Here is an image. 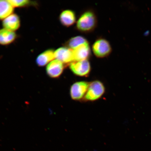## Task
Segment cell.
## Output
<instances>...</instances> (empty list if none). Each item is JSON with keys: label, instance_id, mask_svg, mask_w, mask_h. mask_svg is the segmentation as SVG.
<instances>
[{"label": "cell", "instance_id": "obj_1", "mask_svg": "<svg viewBox=\"0 0 151 151\" xmlns=\"http://www.w3.org/2000/svg\"><path fill=\"white\" fill-rule=\"evenodd\" d=\"M97 17L93 11L88 10L81 14L76 23V28L79 31L88 33L93 31L97 26Z\"/></svg>", "mask_w": 151, "mask_h": 151}, {"label": "cell", "instance_id": "obj_2", "mask_svg": "<svg viewBox=\"0 0 151 151\" xmlns=\"http://www.w3.org/2000/svg\"><path fill=\"white\" fill-rule=\"evenodd\" d=\"M105 92V86L101 81H92L89 83L87 91L83 100L86 101H97L102 97Z\"/></svg>", "mask_w": 151, "mask_h": 151}, {"label": "cell", "instance_id": "obj_3", "mask_svg": "<svg viewBox=\"0 0 151 151\" xmlns=\"http://www.w3.org/2000/svg\"><path fill=\"white\" fill-rule=\"evenodd\" d=\"M92 48L93 53L99 58L106 57L112 52V48L109 41L101 38L95 41Z\"/></svg>", "mask_w": 151, "mask_h": 151}, {"label": "cell", "instance_id": "obj_4", "mask_svg": "<svg viewBox=\"0 0 151 151\" xmlns=\"http://www.w3.org/2000/svg\"><path fill=\"white\" fill-rule=\"evenodd\" d=\"M89 83L86 81H79L73 83L70 88V96L73 101L83 100L89 86Z\"/></svg>", "mask_w": 151, "mask_h": 151}, {"label": "cell", "instance_id": "obj_5", "mask_svg": "<svg viewBox=\"0 0 151 151\" xmlns=\"http://www.w3.org/2000/svg\"><path fill=\"white\" fill-rule=\"evenodd\" d=\"M70 69L77 76L87 77L91 70V67L88 60L80 61H74L69 65Z\"/></svg>", "mask_w": 151, "mask_h": 151}, {"label": "cell", "instance_id": "obj_6", "mask_svg": "<svg viewBox=\"0 0 151 151\" xmlns=\"http://www.w3.org/2000/svg\"><path fill=\"white\" fill-rule=\"evenodd\" d=\"M65 65L56 59H54L46 66V72L52 78H58L63 73Z\"/></svg>", "mask_w": 151, "mask_h": 151}, {"label": "cell", "instance_id": "obj_7", "mask_svg": "<svg viewBox=\"0 0 151 151\" xmlns=\"http://www.w3.org/2000/svg\"><path fill=\"white\" fill-rule=\"evenodd\" d=\"M55 59L62 62L65 65L74 61L72 50L67 47H61L55 51Z\"/></svg>", "mask_w": 151, "mask_h": 151}, {"label": "cell", "instance_id": "obj_8", "mask_svg": "<svg viewBox=\"0 0 151 151\" xmlns=\"http://www.w3.org/2000/svg\"><path fill=\"white\" fill-rule=\"evenodd\" d=\"M3 28L15 32L20 28L21 20L18 14H13L2 21Z\"/></svg>", "mask_w": 151, "mask_h": 151}, {"label": "cell", "instance_id": "obj_9", "mask_svg": "<svg viewBox=\"0 0 151 151\" xmlns=\"http://www.w3.org/2000/svg\"><path fill=\"white\" fill-rule=\"evenodd\" d=\"M73 50L74 61L87 60L91 53L88 42L81 45Z\"/></svg>", "mask_w": 151, "mask_h": 151}, {"label": "cell", "instance_id": "obj_10", "mask_svg": "<svg viewBox=\"0 0 151 151\" xmlns=\"http://www.w3.org/2000/svg\"><path fill=\"white\" fill-rule=\"evenodd\" d=\"M55 59V51L52 49H48L39 54L36 59V63L39 67L46 66L53 60Z\"/></svg>", "mask_w": 151, "mask_h": 151}, {"label": "cell", "instance_id": "obj_11", "mask_svg": "<svg viewBox=\"0 0 151 151\" xmlns=\"http://www.w3.org/2000/svg\"><path fill=\"white\" fill-rule=\"evenodd\" d=\"M59 20L62 25L70 27L74 24L76 20L75 12L70 9L62 11L60 15Z\"/></svg>", "mask_w": 151, "mask_h": 151}, {"label": "cell", "instance_id": "obj_12", "mask_svg": "<svg viewBox=\"0 0 151 151\" xmlns=\"http://www.w3.org/2000/svg\"><path fill=\"white\" fill-rule=\"evenodd\" d=\"M15 32L2 28L0 29V45L7 46L14 42L17 39Z\"/></svg>", "mask_w": 151, "mask_h": 151}, {"label": "cell", "instance_id": "obj_13", "mask_svg": "<svg viewBox=\"0 0 151 151\" xmlns=\"http://www.w3.org/2000/svg\"><path fill=\"white\" fill-rule=\"evenodd\" d=\"M14 9L9 0H0V20L3 21L14 14Z\"/></svg>", "mask_w": 151, "mask_h": 151}, {"label": "cell", "instance_id": "obj_14", "mask_svg": "<svg viewBox=\"0 0 151 151\" xmlns=\"http://www.w3.org/2000/svg\"><path fill=\"white\" fill-rule=\"evenodd\" d=\"M88 42L84 37L78 36L71 38L66 42L65 45L66 47L73 50L80 45Z\"/></svg>", "mask_w": 151, "mask_h": 151}, {"label": "cell", "instance_id": "obj_15", "mask_svg": "<svg viewBox=\"0 0 151 151\" xmlns=\"http://www.w3.org/2000/svg\"><path fill=\"white\" fill-rule=\"evenodd\" d=\"M14 8H22L34 5L35 3L33 1H29V0H22V1H18V0H9Z\"/></svg>", "mask_w": 151, "mask_h": 151}]
</instances>
